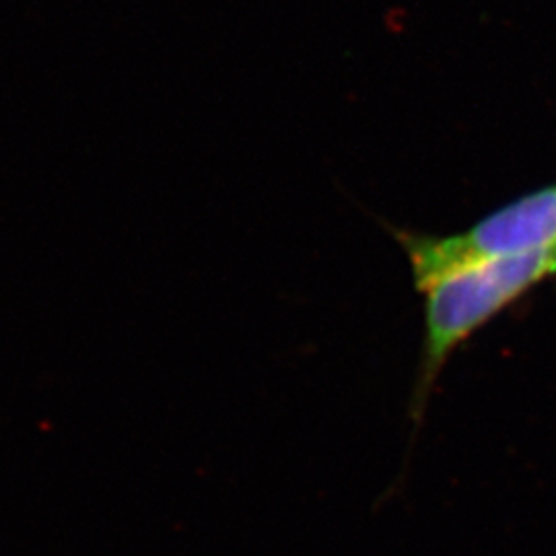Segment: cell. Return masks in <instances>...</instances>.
Instances as JSON below:
<instances>
[{"label":"cell","mask_w":556,"mask_h":556,"mask_svg":"<svg viewBox=\"0 0 556 556\" xmlns=\"http://www.w3.org/2000/svg\"><path fill=\"white\" fill-rule=\"evenodd\" d=\"M556 277V245L484 262L441 278L425 291L422 344L408 417L418 431L439 376L457 349L542 280Z\"/></svg>","instance_id":"1"},{"label":"cell","mask_w":556,"mask_h":556,"mask_svg":"<svg viewBox=\"0 0 556 556\" xmlns=\"http://www.w3.org/2000/svg\"><path fill=\"white\" fill-rule=\"evenodd\" d=\"M400 243L420 293L464 268L555 248L556 184L509 202L456 236L402 233Z\"/></svg>","instance_id":"2"}]
</instances>
